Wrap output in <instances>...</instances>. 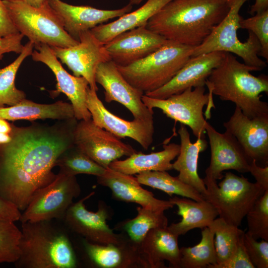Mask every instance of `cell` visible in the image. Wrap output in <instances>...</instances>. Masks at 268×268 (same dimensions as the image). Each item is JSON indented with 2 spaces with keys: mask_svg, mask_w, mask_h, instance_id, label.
I'll use <instances>...</instances> for the list:
<instances>
[{
  "mask_svg": "<svg viewBox=\"0 0 268 268\" xmlns=\"http://www.w3.org/2000/svg\"><path fill=\"white\" fill-rule=\"evenodd\" d=\"M95 80L104 89L106 102L115 101L121 104L131 112L134 119L153 120V110L148 108L142 101L144 93L126 80L113 61L99 65Z\"/></svg>",
  "mask_w": 268,
  "mask_h": 268,
  "instance_id": "cell-15",
  "label": "cell"
},
{
  "mask_svg": "<svg viewBox=\"0 0 268 268\" xmlns=\"http://www.w3.org/2000/svg\"><path fill=\"white\" fill-rule=\"evenodd\" d=\"M51 221L22 223L17 268H75L77 259L67 235Z\"/></svg>",
  "mask_w": 268,
  "mask_h": 268,
  "instance_id": "cell-4",
  "label": "cell"
},
{
  "mask_svg": "<svg viewBox=\"0 0 268 268\" xmlns=\"http://www.w3.org/2000/svg\"><path fill=\"white\" fill-rule=\"evenodd\" d=\"M92 192L67 209L63 219L73 232L94 243H118L124 234H116L107 223L111 217L110 208L103 201H99L96 212L88 210L84 202L93 196Z\"/></svg>",
  "mask_w": 268,
  "mask_h": 268,
  "instance_id": "cell-12",
  "label": "cell"
},
{
  "mask_svg": "<svg viewBox=\"0 0 268 268\" xmlns=\"http://www.w3.org/2000/svg\"><path fill=\"white\" fill-rule=\"evenodd\" d=\"M24 36L18 33L10 36L0 37V60L3 55L7 53L14 52L20 54L22 51L24 46L22 40Z\"/></svg>",
  "mask_w": 268,
  "mask_h": 268,
  "instance_id": "cell-41",
  "label": "cell"
},
{
  "mask_svg": "<svg viewBox=\"0 0 268 268\" xmlns=\"http://www.w3.org/2000/svg\"><path fill=\"white\" fill-rule=\"evenodd\" d=\"M99 185L109 188L115 199L126 202L138 204L140 206L154 210L163 211L174 205L169 200H159L153 194L140 186L136 177L124 174L109 168L97 177Z\"/></svg>",
  "mask_w": 268,
  "mask_h": 268,
  "instance_id": "cell-23",
  "label": "cell"
},
{
  "mask_svg": "<svg viewBox=\"0 0 268 268\" xmlns=\"http://www.w3.org/2000/svg\"><path fill=\"white\" fill-rule=\"evenodd\" d=\"M240 28L247 29L254 34L261 45L259 56L268 60V9L257 13L252 17L239 21Z\"/></svg>",
  "mask_w": 268,
  "mask_h": 268,
  "instance_id": "cell-38",
  "label": "cell"
},
{
  "mask_svg": "<svg viewBox=\"0 0 268 268\" xmlns=\"http://www.w3.org/2000/svg\"><path fill=\"white\" fill-rule=\"evenodd\" d=\"M169 41L143 25L117 35L104 46L117 66H126L146 57Z\"/></svg>",
  "mask_w": 268,
  "mask_h": 268,
  "instance_id": "cell-18",
  "label": "cell"
},
{
  "mask_svg": "<svg viewBox=\"0 0 268 268\" xmlns=\"http://www.w3.org/2000/svg\"><path fill=\"white\" fill-rule=\"evenodd\" d=\"M135 177L139 184L160 190L170 196L174 194L196 201L205 200L195 189L165 171L143 172L136 174Z\"/></svg>",
  "mask_w": 268,
  "mask_h": 268,
  "instance_id": "cell-30",
  "label": "cell"
},
{
  "mask_svg": "<svg viewBox=\"0 0 268 268\" xmlns=\"http://www.w3.org/2000/svg\"><path fill=\"white\" fill-rule=\"evenodd\" d=\"M76 123L74 118L63 126L12 125L11 140L0 145V196L23 211L35 192L56 177L52 169L74 145Z\"/></svg>",
  "mask_w": 268,
  "mask_h": 268,
  "instance_id": "cell-1",
  "label": "cell"
},
{
  "mask_svg": "<svg viewBox=\"0 0 268 268\" xmlns=\"http://www.w3.org/2000/svg\"><path fill=\"white\" fill-rule=\"evenodd\" d=\"M81 192L75 176L59 173L51 183L40 188L33 195L19 221H52L63 219L74 198Z\"/></svg>",
  "mask_w": 268,
  "mask_h": 268,
  "instance_id": "cell-10",
  "label": "cell"
},
{
  "mask_svg": "<svg viewBox=\"0 0 268 268\" xmlns=\"http://www.w3.org/2000/svg\"><path fill=\"white\" fill-rule=\"evenodd\" d=\"M74 118L71 104L62 101L43 104L25 98L12 106L0 107V118L8 121L47 119L66 120Z\"/></svg>",
  "mask_w": 268,
  "mask_h": 268,
  "instance_id": "cell-29",
  "label": "cell"
},
{
  "mask_svg": "<svg viewBox=\"0 0 268 268\" xmlns=\"http://www.w3.org/2000/svg\"><path fill=\"white\" fill-rule=\"evenodd\" d=\"M180 138V150L177 160L173 164V169L179 172L177 176L184 183L192 186L204 197L206 194V187L198 172L199 154L207 148L205 138H198L193 143L190 134L185 125L180 124L178 131Z\"/></svg>",
  "mask_w": 268,
  "mask_h": 268,
  "instance_id": "cell-25",
  "label": "cell"
},
{
  "mask_svg": "<svg viewBox=\"0 0 268 268\" xmlns=\"http://www.w3.org/2000/svg\"><path fill=\"white\" fill-rule=\"evenodd\" d=\"M86 106L94 123L119 138H131L147 149L153 140L154 121L134 119L127 121L110 112L98 97L96 91L87 90Z\"/></svg>",
  "mask_w": 268,
  "mask_h": 268,
  "instance_id": "cell-14",
  "label": "cell"
},
{
  "mask_svg": "<svg viewBox=\"0 0 268 268\" xmlns=\"http://www.w3.org/2000/svg\"><path fill=\"white\" fill-rule=\"evenodd\" d=\"M208 227L212 229L214 233L216 264L223 262L235 253L245 232L220 217L215 218Z\"/></svg>",
  "mask_w": 268,
  "mask_h": 268,
  "instance_id": "cell-34",
  "label": "cell"
},
{
  "mask_svg": "<svg viewBox=\"0 0 268 268\" xmlns=\"http://www.w3.org/2000/svg\"><path fill=\"white\" fill-rule=\"evenodd\" d=\"M201 230V240L198 244L180 248V268H209L217 263L213 230L209 227Z\"/></svg>",
  "mask_w": 268,
  "mask_h": 268,
  "instance_id": "cell-31",
  "label": "cell"
},
{
  "mask_svg": "<svg viewBox=\"0 0 268 268\" xmlns=\"http://www.w3.org/2000/svg\"><path fill=\"white\" fill-rule=\"evenodd\" d=\"M21 215V211L14 204L0 196V217L15 222Z\"/></svg>",
  "mask_w": 268,
  "mask_h": 268,
  "instance_id": "cell-44",
  "label": "cell"
},
{
  "mask_svg": "<svg viewBox=\"0 0 268 268\" xmlns=\"http://www.w3.org/2000/svg\"><path fill=\"white\" fill-rule=\"evenodd\" d=\"M224 54V52L215 51L191 57L167 83L144 94L163 99L190 87L204 86L208 76L220 64Z\"/></svg>",
  "mask_w": 268,
  "mask_h": 268,
  "instance_id": "cell-19",
  "label": "cell"
},
{
  "mask_svg": "<svg viewBox=\"0 0 268 268\" xmlns=\"http://www.w3.org/2000/svg\"><path fill=\"white\" fill-rule=\"evenodd\" d=\"M246 216L247 233L255 239L268 241V190L256 201Z\"/></svg>",
  "mask_w": 268,
  "mask_h": 268,
  "instance_id": "cell-37",
  "label": "cell"
},
{
  "mask_svg": "<svg viewBox=\"0 0 268 268\" xmlns=\"http://www.w3.org/2000/svg\"><path fill=\"white\" fill-rule=\"evenodd\" d=\"M167 227L150 230L139 245L140 255L148 268H165V261L170 267L180 268L179 236Z\"/></svg>",
  "mask_w": 268,
  "mask_h": 268,
  "instance_id": "cell-24",
  "label": "cell"
},
{
  "mask_svg": "<svg viewBox=\"0 0 268 268\" xmlns=\"http://www.w3.org/2000/svg\"><path fill=\"white\" fill-rule=\"evenodd\" d=\"M11 139L10 134L0 133V145L8 143Z\"/></svg>",
  "mask_w": 268,
  "mask_h": 268,
  "instance_id": "cell-48",
  "label": "cell"
},
{
  "mask_svg": "<svg viewBox=\"0 0 268 268\" xmlns=\"http://www.w3.org/2000/svg\"><path fill=\"white\" fill-rule=\"evenodd\" d=\"M49 2L62 18L65 30L77 42L82 32L129 13L133 7L129 3L120 9H100L89 6L73 5L60 0H49Z\"/></svg>",
  "mask_w": 268,
  "mask_h": 268,
  "instance_id": "cell-22",
  "label": "cell"
},
{
  "mask_svg": "<svg viewBox=\"0 0 268 268\" xmlns=\"http://www.w3.org/2000/svg\"><path fill=\"white\" fill-rule=\"evenodd\" d=\"M230 6V0H172L146 27L168 41L197 47L223 19Z\"/></svg>",
  "mask_w": 268,
  "mask_h": 268,
  "instance_id": "cell-2",
  "label": "cell"
},
{
  "mask_svg": "<svg viewBox=\"0 0 268 268\" xmlns=\"http://www.w3.org/2000/svg\"><path fill=\"white\" fill-rule=\"evenodd\" d=\"M248 0H230L227 15L202 43L194 47L192 57L215 51L228 52L237 55L245 64L261 70L267 67L266 63L259 57L261 45L254 34L248 31V38L244 42L240 41L237 36L242 18L239 12Z\"/></svg>",
  "mask_w": 268,
  "mask_h": 268,
  "instance_id": "cell-8",
  "label": "cell"
},
{
  "mask_svg": "<svg viewBox=\"0 0 268 268\" xmlns=\"http://www.w3.org/2000/svg\"><path fill=\"white\" fill-rule=\"evenodd\" d=\"M35 50L31 54L35 62L44 63L54 73L57 80V93H64L70 100L74 118L77 120L91 119L86 106L87 90L89 87L87 80L82 76H75L68 73L53 53L46 44L34 46Z\"/></svg>",
  "mask_w": 268,
  "mask_h": 268,
  "instance_id": "cell-17",
  "label": "cell"
},
{
  "mask_svg": "<svg viewBox=\"0 0 268 268\" xmlns=\"http://www.w3.org/2000/svg\"><path fill=\"white\" fill-rule=\"evenodd\" d=\"M180 145L170 143L163 146L158 152L144 154L135 152L125 160H116L110 163L109 168L128 175H136L141 172L173 170L171 161L179 155Z\"/></svg>",
  "mask_w": 268,
  "mask_h": 268,
  "instance_id": "cell-26",
  "label": "cell"
},
{
  "mask_svg": "<svg viewBox=\"0 0 268 268\" xmlns=\"http://www.w3.org/2000/svg\"><path fill=\"white\" fill-rule=\"evenodd\" d=\"M259 68L239 62L225 52L220 64L211 72L205 85L212 94L223 101L235 104L249 118L268 116V104L262 101L261 93L268 94V77L256 76L251 71Z\"/></svg>",
  "mask_w": 268,
  "mask_h": 268,
  "instance_id": "cell-3",
  "label": "cell"
},
{
  "mask_svg": "<svg viewBox=\"0 0 268 268\" xmlns=\"http://www.w3.org/2000/svg\"><path fill=\"white\" fill-rule=\"evenodd\" d=\"M14 222L0 217V264H14L19 258L21 231Z\"/></svg>",
  "mask_w": 268,
  "mask_h": 268,
  "instance_id": "cell-36",
  "label": "cell"
},
{
  "mask_svg": "<svg viewBox=\"0 0 268 268\" xmlns=\"http://www.w3.org/2000/svg\"><path fill=\"white\" fill-rule=\"evenodd\" d=\"M137 215L118 224L116 228L122 229L128 237L139 245L147 233L151 229L167 227L168 219L164 211L154 210L142 206L136 207Z\"/></svg>",
  "mask_w": 268,
  "mask_h": 268,
  "instance_id": "cell-32",
  "label": "cell"
},
{
  "mask_svg": "<svg viewBox=\"0 0 268 268\" xmlns=\"http://www.w3.org/2000/svg\"><path fill=\"white\" fill-rule=\"evenodd\" d=\"M9 1H19L36 8H41L49 5V0H5Z\"/></svg>",
  "mask_w": 268,
  "mask_h": 268,
  "instance_id": "cell-46",
  "label": "cell"
},
{
  "mask_svg": "<svg viewBox=\"0 0 268 268\" xmlns=\"http://www.w3.org/2000/svg\"><path fill=\"white\" fill-rule=\"evenodd\" d=\"M143 0H130L129 3L131 5L138 4Z\"/></svg>",
  "mask_w": 268,
  "mask_h": 268,
  "instance_id": "cell-49",
  "label": "cell"
},
{
  "mask_svg": "<svg viewBox=\"0 0 268 268\" xmlns=\"http://www.w3.org/2000/svg\"><path fill=\"white\" fill-rule=\"evenodd\" d=\"M61 62L66 64L75 76H82L88 82L90 88L98 90L95 80L96 69L102 63L111 60L104 44L99 41L90 30L82 32L79 43L67 48L50 47Z\"/></svg>",
  "mask_w": 268,
  "mask_h": 268,
  "instance_id": "cell-13",
  "label": "cell"
},
{
  "mask_svg": "<svg viewBox=\"0 0 268 268\" xmlns=\"http://www.w3.org/2000/svg\"><path fill=\"white\" fill-rule=\"evenodd\" d=\"M190 87L182 92L166 99H156L143 94L142 101L150 109H160L167 117L189 127L197 138H205L207 121L203 109L207 106L205 116L209 119L210 109L214 107L213 94L210 90L205 93L204 86Z\"/></svg>",
  "mask_w": 268,
  "mask_h": 268,
  "instance_id": "cell-9",
  "label": "cell"
},
{
  "mask_svg": "<svg viewBox=\"0 0 268 268\" xmlns=\"http://www.w3.org/2000/svg\"><path fill=\"white\" fill-rule=\"evenodd\" d=\"M33 48V43L29 41L12 63L0 68V107L12 106L25 99V93L16 87L15 79L20 66L27 57L31 55Z\"/></svg>",
  "mask_w": 268,
  "mask_h": 268,
  "instance_id": "cell-33",
  "label": "cell"
},
{
  "mask_svg": "<svg viewBox=\"0 0 268 268\" xmlns=\"http://www.w3.org/2000/svg\"><path fill=\"white\" fill-rule=\"evenodd\" d=\"M56 166L59 167V173L75 176L84 174L98 177L103 175L106 170L74 145L60 156Z\"/></svg>",
  "mask_w": 268,
  "mask_h": 268,
  "instance_id": "cell-35",
  "label": "cell"
},
{
  "mask_svg": "<svg viewBox=\"0 0 268 268\" xmlns=\"http://www.w3.org/2000/svg\"><path fill=\"white\" fill-rule=\"evenodd\" d=\"M243 244L255 268H268V241L263 239L258 241L245 232Z\"/></svg>",
  "mask_w": 268,
  "mask_h": 268,
  "instance_id": "cell-39",
  "label": "cell"
},
{
  "mask_svg": "<svg viewBox=\"0 0 268 268\" xmlns=\"http://www.w3.org/2000/svg\"><path fill=\"white\" fill-rule=\"evenodd\" d=\"M268 9V0H256L250 9L249 13L252 15L263 12Z\"/></svg>",
  "mask_w": 268,
  "mask_h": 268,
  "instance_id": "cell-45",
  "label": "cell"
},
{
  "mask_svg": "<svg viewBox=\"0 0 268 268\" xmlns=\"http://www.w3.org/2000/svg\"><path fill=\"white\" fill-rule=\"evenodd\" d=\"M169 200L177 206V214L181 216L182 219L167 227L172 233L179 236L195 228L202 229L209 226L218 216L215 207L205 199L196 201L175 196Z\"/></svg>",
  "mask_w": 268,
  "mask_h": 268,
  "instance_id": "cell-27",
  "label": "cell"
},
{
  "mask_svg": "<svg viewBox=\"0 0 268 268\" xmlns=\"http://www.w3.org/2000/svg\"><path fill=\"white\" fill-rule=\"evenodd\" d=\"M84 257L88 264L99 268H148L142 258L139 245L126 234L118 243L100 244L83 238Z\"/></svg>",
  "mask_w": 268,
  "mask_h": 268,
  "instance_id": "cell-21",
  "label": "cell"
},
{
  "mask_svg": "<svg viewBox=\"0 0 268 268\" xmlns=\"http://www.w3.org/2000/svg\"><path fill=\"white\" fill-rule=\"evenodd\" d=\"M172 0H147L141 7L106 24H101L90 30L94 36L105 44L125 31L146 25L148 20Z\"/></svg>",
  "mask_w": 268,
  "mask_h": 268,
  "instance_id": "cell-28",
  "label": "cell"
},
{
  "mask_svg": "<svg viewBox=\"0 0 268 268\" xmlns=\"http://www.w3.org/2000/svg\"><path fill=\"white\" fill-rule=\"evenodd\" d=\"M73 131L74 145L105 169L113 161L130 156L136 150L131 145L96 125L91 119L79 120Z\"/></svg>",
  "mask_w": 268,
  "mask_h": 268,
  "instance_id": "cell-11",
  "label": "cell"
},
{
  "mask_svg": "<svg viewBox=\"0 0 268 268\" xmlns=\"http://www.w3.org/2000/svg\"><path fill=\"white\" fill-rule=\"evenodd\" d=\"M210 147V161L205 174L215 180L222 179V173L234 170L249 172L250 161L236 138L231 134L217 132L209 123L205 127Z\"/></svg>",
  "mask_w": 268,
  "mask_h": 268,
  "instance_id": "cell-20",
  "label": "cell"
},
{
  "mask_svg": "<svg viewBox=\"0 0 268 268\" xmlns=\"http://www.w3.org/2000/svg\"><path fill=\"white\" fill-rule=\"evenodd\" d=\"M194 47L169 41L139 61L117 67L130 84L145 94L171 80L192 57Z\"/></svg>",
  "mask_w": 268,
  "mask_h": 268,
  "instance_id": "cell-5",
  "label": "cell"
},
{
  "mask_svg": "<svg viewBox=\"0 0 268 268\" xmlns=\"http://www.w3.org/2000/svg\"><path fill=\"white\" fill-rule=\"evenodd\" d=\"M202 179L207 191L204 199L215 207L219 217L238 227L265 192L256 182L230 171L225 173L218 184L207 174Z\"/></svg>",
  "mask_w": 268,
  "mask_h": 268,
  "instance_id": "cell-7",
  "label": "cell"
},
{
  "mask_svg": "<svg viewBox=\"0 0 268 268\" xmlns=\"http://www.w3.org/2000/svg\"><path fill=\"white\" fill-rule=\"evenodd\" d=\"M209 268H255V267L246 251L243 239L235 253L228 259L223 262L210 266Z\"/></svg>",
  "mask_w": 268,
  "mask_h": 268,
  "instance_id": "cell-40",
  "label": "cell"
},
{
  "mask_svg": "<svg viewBox=\"0 0 268 268\" xmlns=\"http://www.w3.org/2000/svg\"><path fill=\"white\" fill-rule=\"evenodd\" d=\"M226 132L237 139L250 162L268 166V116L249 118L235 107L230 119L223 123Z\"/></svg>",
  "mask_w": 268,
  "mask_h": 268,
  "instance_id": "cell-16",
  "label": "cell"
},
{
  "mask_svg": "<svg viewBox=\"0 0 268 268\" xmlns=\"http://www.w3.org/2000/svg\"><path fill=\"white\" fill-rule=\"evenodd\" d=\"M249 172L264 191L268 190V166H260L253 160L250 163Z\"/></svg>",
  "mask_w": 268,
  "mask_h": 268,
  "instance_id": "cell-43",
  "label": "cell"
},
{
  "mask_svg": "<svg viewBox=\"0 0 268 268\" xmlns=\"http://www.w3.org/2000/svg\"><path fill=\"white\" fill-rule=\"evenodd\" d=\"M2 1L18 31L34 46L67 48L79 43L66 32L62 18L50 5L36 8L19 1Z\"/></svg>",
  "mask_w": 268,
  "mask_h": 268,
  "instance_id": "cell-6",
  "label": "cell"
},
{
  "mask_svg": "<svg viewBox=\"0 0 268 268\" xmlns=\"http://www.w3.org/2000/svg\"><path fill=\"white\" fill-rule=\"evenodd\" d=\"M12 130V124L6 120L0 118V133L10 134Z\"/></svg>",
  "mask_w": 268,
  "mask_h": 268,
  "instance_id": "cell-47",
  "label": "cell"
},
{
  "mask_svg": "<svg viewBox=\"0 0 268 268\" xmlns=\"http://www.w3.org/2000/svg\"><path fill=\"white\" fill-rule=\"evenodd\" d=\"M19 33L11 21L2 0H0V37Z\"/></svg>",
  "mask_w": 268,
  "mask_h": 268,
  "instance_id": "cell-42",
  "label": "cell"
}]
</instances>
